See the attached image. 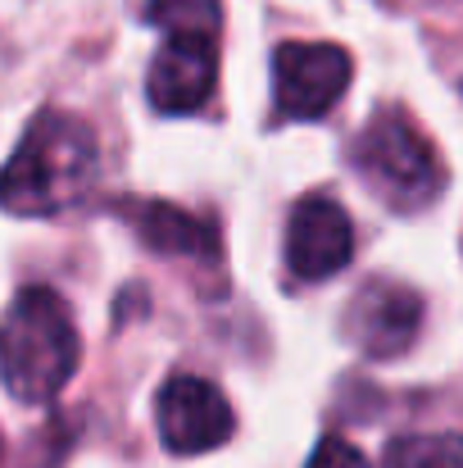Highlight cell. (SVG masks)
I'll use <instances>...</instances> for the list:
<instances>
[{
  "instance_id": "obj_1",
  "label": "cell",
  "mask_w": 463,
  "mask_h": 468,
  "mask_svg": "<svg viewBox=\"0 0 463 468\" xmlns=\"http://www.w3.org/2000/svg\"><path fill=\"white\" fill-rule=\"evenodd\" d=\"M96 173V133L64 110H41L27 123L18 151L0 168V205L23 218L59 214L91 191Z\"/></svg>"
},
{
  "instance_id": "obj_2",
  "label": "cell",
  "mask_w": 463,
  "mask_h": 468,
  "mask_svg": "<svg viewBox=\"0 0 463 468\" xmlns=\"http://www.w3.org/2000/svg\"><path fill=\"white\" fill-rule=\"evenodd\" d=\"M78 368V327L50 287H27L0 323V378L14 400L41 405Z\"/></svg>"
},
{
  "instance_id": "obj_3",
  "label": "cell",
  "mask_w": 463,
  "mask_h": 468,
  "mask_svg": "<svg viewBox=\"0 0 463 468\" xmlns=\"http://www.w3.org/2000/svg\"><path fill=\"white\" fill-rule=\"evenodd\" d=\"M359 177L391 205V209H423L446 186V164L423 128L405 110H377L354 142Z\"/></svg>"
},
{
  "instance_id": "obj_4",
  "label": "cell",
  "mask_w": 463,
  "mask_h": 468,
  "mask_svg": "<svg viewBox=\"0 0 463 468\" xmlns=\"http://www.w3.org/2000/svg\"><path fill=\"white\" fill-rule=\"evenodd\" d=\"M350 55L331 41H287L273 55V96L287 119H322L350 87Z\"/></svg>"
},
{
  "instance_id": "obj_5",
  "label": "cell",
  "mask_w": 463,
  "mask_h": 468,
  "mask_svg": "<svg viewBox=\"0 0 463 468\" xmlns=\"http://www.w3.org/2000/svg\"><path fill=\"white\" fill-rule=\"evenodd\" d=\"M154 419H159V437L173 455H205L232 437L227 396L209 378H195V373H177L163 382V391L154 400Z\"/></svg>"
},
{
  "instance_id": "obj_6",
  "label": "cell",
  "mask_w": 463,
  "mask_h": 468,
  "mask_svg": "<svg viewBox=\"0 0 463 468\" xmlns=\"http://www.w3.org/2000/svg\"><path fill=\"white\" fill-rule=\"evenodd\" d=\"M418 327H423V296L391 278L363 282L345 310V336L373 359L405 355L414 346Z\"/></svg>"
},
{
  "instance_id": "obj_7",
  "label": "cell",
  "mask_w": 463,
  "mask_h": 468,
  "mask_svg": "<svg viewBox=\"0 0 463 468\" xmlns=\"http://www.w3.org/2000/svg\"><path fill=\"white\" fill-rule=\"evenodd\" d=\"M350 260H354L350 214L322 191L305 196L291 209V223H287V269H291V278L322 282V278H336Z\"/></svg>"
},
{
  "instance_id": "obj_8",
  "label": "cell",
  "mask_w": 463,
  "mask_h": 468,
  "mask_svg": "<svg viewBox=\"0 0 463 468\" xmlns=\"http://www.w3.org/2000/svg\"><path fill=\"white\" fill-rule=\"evenodd\" d=\"M214 41L218 37H205V32H168V41L154 50L151 78H146L151 105L159 114H191L214 96V82H218Z\"/></svg>"
},
{
  "instance_id": "obj_9",
  "label": "cell",
  "mask_w": 463,
  "mask_h": 468,
  "mask_svg": "<svg viewBox=\"0 0 463 468\" xmlns=\"http://www.w3.org/2000/svg\"><path fill=\"white\" fill-rule=\"evenodd\" d=\"M119 214L132 223V232L159 250V255H182V260H218V228L182 205L168 200H123Z\"/></svg>"
},
{
  "instance_id": "obj_10",
  "label": "cell",
  "mask_w": 463,
  "mask_h": 468,
  "mask_svg": "<svg viewBox=\"0 0 463 468\" xmlns=\"http://www.w3.org/2000/svg\"><path fill=\"white\" fill-rule=\"evenodd\" d=\"M382 468H463V432H414L395 437Z\"/></svg>"
},
{
  "instance_id": "obj_11",
  "label": "cell",
  "mask_w": 463,
  "mask_h": 468,
  "mask_svg": "<svg viewBox=\"0 0 463 468\" xmlns=\"http://www.w3.org/2000/svg\"><path fill=\"white\" fill-rule=\"evenodd\" d=\"M146 18L163 32H205L218 37L223 5L218 0H146Z\"/></svg>"
},
{
  "instance_id": "obj_12",
  "label": "cell",
  "mask_w": 463,
  "mask_h": 468,
  "mask_svg": "<svg viewBox=\"0 0 463 468\" xmlns=\"http://www.w3.org/2000/svg\"><path fill=\"white\" fill-rule=\"evenodd\" d=\"M305 468H368V460H363V451L350 446L345 437H322Z\"/></svg>"
}]
</instances>
